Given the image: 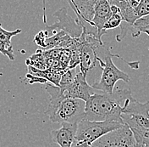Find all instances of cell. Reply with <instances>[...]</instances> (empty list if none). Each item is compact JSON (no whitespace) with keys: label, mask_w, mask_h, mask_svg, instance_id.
Here are the masks:
<instances>
[{"label":"cell","mask_w":149,"mask_h":147,"mask_svg":"<svg viewBox=\"0 0 149 147\" xmlns=\"http://www.w3.org/2000/svg\"><path fill=\"white\" fill-rule=\"evenodd\" d=\"M130 96H132L131 91L128 89H117L112 94L94 93L85 102L84 119L94 122L114 121L123 123L120 117L122 106Z\"/></svg>","instance_id":"obj_1"},{"label":"cell","mask_w":149,"mask_h":147,"mask_svg":"<svg viewBox=\"0 0 149 147\" xmlns=\"http://www.w3.org/2000/svg\"><path fill=\"white\" fill-rule=\"evenodd\" d=\"M46 90L50 95V100L45 114L52 122L78 124L84 119L85 101L66 98L58 86L51 83L47 84Z\"/></svg>","instance_id":"obj_2"},{"label":"cell","mask_w":149,"mask_h":147,"mask_svg":"<svg viewBox=\"0 0 149 147\" xmlns=\"http://www.w3.org/2000/svg\"><path fill=\"white\" fill-rule=\"evenodd\" d=\"M120 117L136 143L149 146V101L141 103L130 96L122 106Z\"/></svg>","instance_id":"obj_3"},{"label":"cell","mask_w":149,"mask_h":147,"mask_svg":"<svg viewBox=\"0 0 149 147\" xmlns=\"http://www.w3.org/2000/svg\"><path fill=\"white\" fill-rule=\"evenodd\" d=\"M124 125L114 121L94 122L81 120L77 125L72 147H91L98 139L112 131L120 129Z\"/></svg>","instance_id":"obj_4"},{"label":"cell","mask_w":149,"mask_h":147,"mask_svg":"<svg viewBox=\"0 0 149 147\" xmlns=\"http://www.w3.org/2000/svg\"><path fill=\"white\" fill-rule=\"evenodd\" d=\"M119 57V55L109 54L104 58V65L102 67V73L98 81H95L91 85L93 89L99 90L106 94H112L118 81L129 83L130 76L120 70L113 62L112 57Z\"/></svg>","instance_id":"obj_5"},{"label":"cell","mask_w":149,"mask_h":147,"mask_svg":"<svg viewBox=\"0 0 149 147\" xmlns=\"http://www.w3.org/2000/svg\"><path fill=\"white\" fill-rule=\"evenodd\" d=\"M67 8L62 7L58 9L55 13L53 15L54 17L58 19V22L51 26H47L45 32L47 36L53 34L54 32H58L59 31L64 32L66 35L70 36L72 38H78L82 34V27L80 23L76 20L71 18L67 12Z\"/></svg>","instance_id":"obj_6"},{"label":"cell","mask_w":149,"mask_h":147,"mask_svg":"<svg viewBox=\"0 0 149 147\" xmlns=\"http://www.w3.org/2000/svg\"><path fill=\"white\" fill-rule=\"evenodd\" d=\"M91 147H139V145L136 143L130 129L124 125L120 129L112 131L98 139Z\"/></svg>","instance_id":"obj_7"},{"label":"cell","mask_w":149,"mask_h":147,"mask_svg":"<svg viewBox=\"0 0 149 147\" xmlns=\"http://www.w3.org/2000/svg\"><path fill=\"white\" fill-rule=\"evenodd\" d=\"M60 91L66 98L78 99L86 101L94 94V89L86 81V76L81 72L74 77L73 82L65 87H59Z\"/></svg>","instance_id":"obj_8"},{"label":"cell","mask_w":149,"mask_h":147,"mask_svg":"<svg viewBox=\"0 0 149 147\" xmlns=\"http://www.w3.org/2000/svg\"><path fill=\"white\" fill-rule=\"evenodd\" d=\"M111 15L110 4L108 0H97L94 6L93 19L91 20L90 24L97 29L99 39H101L102 35L107 32L102 30V27L107 20L110 18Z\"/></svg>","instance_id":"obj_9"},{"label":"cell","mask_w":149,"mask_h":147,"mask_svg":"<svg viewBox=\"0 0 149 147\" xmlns=\"http://www.w3.org/2000/svg\"><path fill=\"white\" fill-rule=\"evenodd\" d=\"M77 125L76 123H62L59 129L50 133L52 142L58 144L60 147H72Z\"/></svg>","instance_id":"obj_10"},{"label":"cell","mask_w":149,"mask_h":147,"mask_svg":"<svg viewBox=\"0 0 149 147\" xmlns=\"http://www.w3.org/2000/svg\"><path fill=\"white\" fill-rule=\"evenodd\" d=\"M22 32L21 29H17L13 32L6 31L2 27L0 24V52L3 55L9 56L10 60H14L13 55V48L11 45V38L12 37L17 35Z\"/></svg>","instance_id":"obj_11"},{"label":"cell","mask_w":149,"mask_h":147,"mask_svg":"<svg viewBox=\"0 0 149 147\" xmlns=\"http://www.w3.org/2000/svg\"><path fill=\"white\" fill-rule=\"evenodd\" d=\"M122 21H123V19H122L120 14H112L110 18L109 19L107 20V22L104 24L102 30L104 32H107L108 30L118 27L120 26Z\"/></svg>","instance_id":"obj_12"},{"label":"cell","mask_w":149,"mask_h":147,"mask_svg":"<svg viewBox=\"0 0 149 147\" xmlns=\"http://www.w3.org/2000/svg\"><path fill=\"white\" fill-rule=\"evenodd\" d=\"M76 74L74 73V68L73 69H65L61 75L60 82H59V86L58 87H65L73 82L74 77Z\"/></svg>","instance_id":"obj_13"},{"label":"cell","mask_w":149,"mask_h":147,"mask_svg":"<svg viewBox=\"0 0 149 147\" xmlns=\"http://www.w3.org/2000/svg\"><path fill=\"white\" fill-rule=\"evenodd\" d=\"M137 19L149 15V0H140L136 8L134 9Z\"/></svg>","instance_id":"obj_14"},{"label":"cell","mask_w":149,"mask_h":147,"mask_svg":"<svg viewBox=\"0 0 149 147\" xmlns=\"http://www.w3.org/2000/svg\"><path fill=\"white\" fill-rule=\"evenodd\" d=\"M48 37L47 34L45 31H42L40 32L37 36L35 37V39H34V42L37 44V45L41 47H44V44H45V42H46V39Z\"/></svg>","instance_id":"obj_15"},{"label":"cell","mask_w":149,"mask_h":147,"mask_svg":"<svg viewBox=\"0 0 149 147\" xmlns=\"http://www.w3.org/2000/svg\"><path fill=\"white\" fill-rule=\"evenodd\" d=\"M42 10H43V22L47 23V15H46V0H42Z\"/></svg>","instance_id":"obj_16"},{"label":"cell","mask_w":149,"mask_h":147,"mask_svg":"<svg viewBox=\"0 0 149 147\" xmlns=\"http://www.w3.org/2000/svg\"><path fill=\"white\" fill-rule=\"evenodd\" d=\"M126 1L129 3V4L133 9L136 8V6L138 5V4H139L140 2V0H126Z\"/></svg>","instance_id":"obj_17"},{"label":"cell","mask_w":149,"mask_h":147,"mask_svg":"<svg viewBox=\"0 0 149 147\" xmlns=\"http://www.w3.org/2000/svg\"><path fill=\"white\" fill-rule=\"evenodd\" d=\"M139 145V144H138ZM139 147H149L148 146H144V145H139Z\"/></svg>","instance_id":"obj_18"}]
</instances>
